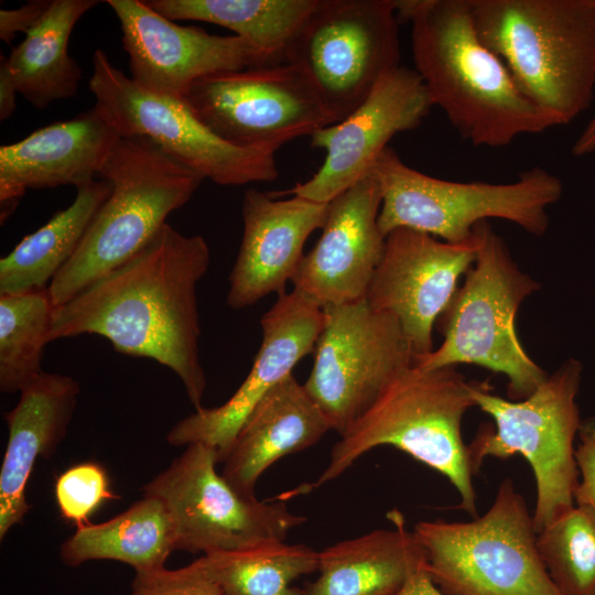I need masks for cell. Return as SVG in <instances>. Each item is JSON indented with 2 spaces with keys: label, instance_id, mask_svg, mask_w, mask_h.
<instances>
[{
  "label": "cell",
  "instance_id": "1",
  "mask_svg": "<svg viewBox=\"0 0 595 595\" xmlns=\"http://www.w3.org/2000/svg\"><path fill=\"white\" fill-rule=\"evenodd\" d=\"M209 263L202 236H186L166 223L133 258L53 309L47 340L100 335L118 353L173 370L201 410L206 378L196 285Z\"/></svg>",
  "mask_w": 595,
  "mask_h": 595
},
{
  "label": "cell",
  "instance_id": "2",
  "mask_svg": "<svg viewBox=\"0 0 595 595\" xmlns=\"http://www.w3.org/2000/svg\"><path fill=\"white\" fill-rule=\"evenodd\" d=\"M397 12L411 25L414 71L432 106L461 138L475 147L502 148L559 126L482 42L469 0H397Z\"/></svg>",
  "mask_w": 595,
  "mask_h": 595
},
{
  "label": "cell",
  "instance_id": "3",
  "mask_svg": "<svg viewBox=\"0 0 595 595\" xmlns=\"http://www.w3.org/2000/svg\"><path fill=\"white\" fill-rule=\"evenodd\" d=\"M482 42L523 95L559 126L587 110L595 90V0H469Z\"/></svg>",
  "mask_w": 595,
  "mask_h": 595
},
{
  "label": "cell",
  "instance_id": "4",
  "mask_svg": "<svg viewBox=\"0 0 595 595\" xmlns=\"http://www.w3.org/2000/svg\"><path fill=\"white\" fill-rule=\"evenodd\" d=\"M98 175L111 183L112 191L48 285L53 309L139 253L204 180L141 136L119 138Z\"/></svg>",
  "mask_w": 595,
  "mask_h": 595
},
{
  "label": "cell",
  "instance_id": "5",
  "mask_svg": "<svg viewBox=\"0 0 595 595\" xmlns=\"http://www.w3.org/2000/svg\"><path fill=\"white\" fill-rule=\"evenodd\" d=\"M475 381L455 367L400 372L333 446L329 462L312 487L345 473L364 454L391 445L445 476L461 496L459 508L477 517L462 420L473 399Z\"/></svg>",
  "mask_w": 595,
  "mask_h": 595
},
{
  "label": "cell",
  "instance_id": "6",
  "mask_svg": "<svg viewBox=\"0 0 595 595\" xmlns=\"http://www.w3.org/2000/svg\"><path fill=\"white\" fill-rule=\"evenodd\" d=\"M474 232L476 259L437 320L443 342L414 365L422 369L476 365L506 376L510 400H522L549 375L528 355L516 331L520 305L540 283L520 270L488 220L476 225Z\"/></svg>",
  "mask_w": 595,
  "mask_h": 595
},
{
  "label": "cell",
  "instance_id": "7",
  "mask_svg": "<svg viewBox=\"0 0 595 595\" xmlns=\"http://www.w3.org/2000/svg\"><path fill=\"white\" fill-rule=\"evenodd\" d=\"M582 372L581 361L567 358L522 400L505 399L491 393L488 382L475 381V405L491 416L495 428L480 429L467 445L472 470L477 473L486 457H524L536 479L537 533L575 505L574 439L582 424L576 403Z\"/></svg>",
  "mask_w": 595,
  "mask_h": 595
},
{
  "label": "cell",
  "instance_id": "8",
  "mask_svg": "<svg viewBox=\"0 0 595 595\" xmlns=\"http://www.w3.org/2000/svg\"><path fill=\"white\" fill-rule=\"evenodd\" d=\"M382 194L378 225L386 237L410 228L459 244L489 218L504 219L533 236L549 227L548 208L562 196V181L533 166L510 183L454 182L424 174L407 165L388 147L372 167Z\"/></svg>",
  "mask_w": 595,
  "mask_h": 595
},
{
  "label": "cell",
  "instance_id": "9",
  "mask_svg": "<svg viewBox=\"0 0 595 595\" xmlns=\"http://www.w3.org/2000/svg\"><path fill=\"white\" fill-rule=\"evenodd\" d=\"M413 533L444 595H563L541 560L532 515L511 478L499 484L482 517L420 521Z\"/></svg>",
  "mask_w": 595,
  "mask_h": 595
},
{
  "label": "cell",
  "instance_id": "10",
  "mask_svg": "<svg viewBox=\"0 0 595 595\" xmlns=\"http://www.w3.org/2000/svg\"><path fill=\"white\" fill-rule=\"evenodd\" d=\"M397 0H318L284 55L334 122L400 66Z\"/></svg>",
  "mask_w": 595,
  "mask_h": 595
},
{
  "label": "cell",
  "instance_id": "11",
  "mask_svg": "<svg viewBox=\"0 0 595 595\" xmlns=\"http://www.w3.org/2000/svg\"><path fill=\"white\" fill-rule=\"evenodd\" d=\"M89 89L96 111L120 137H147L178 162L219 185L273 182L274 153L234 145L208 129L185 98L138 85L102 50L93 55Z\"/></svg>",
  "mask_w": 595,
  "mask_h": 595
},
{
  "label": "cell",
  "instance_id": "12",
  "mask_svg": "<svg viewBox=\"0 0 595 595\" xmlns=\"http://www.w3.org/2000/svg\"><path fill=\"white\" fill-rule=\"evenodd\" d=\"M217 451L202 442L186 445L171 465L143 487L166 506L176 549L204 554L284 541L306 521L282 500L262 501L216 472Z\"/></svg>",
  "mask_w": 595,
  "mask_h": 595
},
{
  "label": "cell",
  "instance_id": "13",
  "mask_svg": "<svg viewBox=\"0 0 595 595\" xmlns=\"http://www.w3.org/2000/svg\"><path fill=\"white\" fill-rule=\"evenodd\" d=\"M323 311L313 367L303 386L342 435L415 358L398 320L366 299Z\"/></svg>",
  "mask_w": 595,
  "mask_h": 595
},
{
  "label": "cell",
  "instance_id": "14",
  "mask_svg": "<svg viewBox=\"0 0 595 595\" xmlns=\"http://www.w3.org/2000/svg\"><path fill=\"white\" fill-rule=\"evenodd\" d=\"M185 99L223 140L273 153L335 123L301 74L285 62L207 76L193 84Z\"/></svg>",
  "mask_w": 595,
  "mask_h": 595
},
{
  "label": "cell",
  "instance_id": "15",
  "mask_svg": "<svg viewBox=\"0 0 595 595\" xmlns=\"http://www.w3.org/2000/svg\"><path fill=\"white\" fill-rule=\"evenodd\" d=\"M432 107L418 73L400 65L345 119L310 137L311 145L325 152L312 177L270 194L329 203L372 170L397 133L419 127Z\"/></svg>",
  "mask_w": 595,
  "mask_h": 595
},
{
  "label": "cell",
  "instance_id": "16",
  "mask_svg": "<svg viewBox=\"0 0 595 595\" xmlns=\"http://www.w3.org/2000/svg\"><path fill=\"white\" fill-rule=\"evenodd\" d=\"M477 249L475 232L459 244L410 228L386 236L366 300L398 320L415 360L434 350L433 326L450 305L461 277L473 266Z\"/></svg>",
  "mask_w": 595,
  "mask_h": 595
},
{
  "label": "cell",
  "instance_id": "17",
  "mask_svg": "<svg viewBox=\"0 0 595 595\" xmlns=\"http://www.w3.org/2000/svg\"><path fill=\"white\" fill-rule=\"evenodd\" d=\"M122 31L131 78L144 89L185 98L197 80L210 75L277 64L236 36L183 26L143 0H107Z\"/></svg>",
  "mask_w": 595,
  "mask_h": 595
},
{
  "label": "cell",
  "instance_id": "18",
  "mask_svg": "<svg viewBox=\"0 0 595 595\" xmlns=\"http://www.w3.org/2000/svg\"><path fill=\"white\" fill-rule=\"evenodd\" d=\"M324 324L323 307L296 290L278 296L260 321L262 340L252 367L236 392L223 404L201 409L178 421L167 433L174 446L202 442L224 462L258 402L306 355L314 353Z\"/></svg>",
  "mask_w": 595,
  "mask_h": 595
},
{
  "label": "cell",
  "instance_id": "19",
  "mask_svg": "<svg viewBox=\"0 0 595 595\" xmlns=\"http://www.w3.org/2000/svg\"><path fill=\"white\" fill-rule=\"evenodd\" d=\"M381 202L374 170L331 201L322 234L291 281L293 289L322 307L366 299L386 245L378 225Z\"/></svg>",
  "mask_w": 595,
  "mask_h": 595
},
{
  "label": "cell",
  "instance_id": "20",
  "mask_svg": "<svg viewBox=\"0 0 595 595\" xmlns=\"http://www.w3.org/2000/svg\"><path fill=\"white\" fill-rule=\"evenodd\" d=\"M328 203L300 196L273 197L256 188L245 192L239 251L229 274L227 304L255 305L269 294H284L304 257V245L322 229Z\"/></svg>",
  "mask_w": 595,
  "mask_h": 595
},
{
  "label": "cell",
  "instance_id": "21",
  "mask_svg": "<svg viewBox=\"0 0 595 595\" xmlns=\"http://www.w3.org/2000/svg\"><path fill=\"white\" fill-rule=\"evenodd\" d=\"M119 138L93 107L72 119L40 128L18 142L1 145V223L28 188H78L95 181Z\"/></svg>",
  "mask_w": 595,
  "mask_h": 595
},
{
  "label": "cell",
  "instance_id": "22",
  "mask_svg": "<svg viewBox=\"0 0 595 595\" xmlns=\"http://www.w3.org/2000/svg\"><path fill=\"white\" fill-rule=\"evenodd\" d=\"M71 376L41 372L3 414L9 429L0 470V539L31 509L25 488L37 458H50L65 437L79 396Z\"/></svg>",
  "mask_w": 595,
  "mask_h": 595
},
{
  "label": "cell",
  "instance_id": "23",
  "mask_svg": "<svg viewBox=\"0 0 595 595\" xmlns=\"http://www.w3.org/2000/svg\"><path fill=\"white\" fill-rule=\"evenodd\" d=\"M332 425L303 385L288 376L253 408L224 461L221 475L255 494L259 477L278 459L317 443Z\"/></svg>",
  "mask_w": 595,
  "mask_h": 595
},
{
  "label": "cell",
  "instance_id": "24",
  "mask_svg": "<svg viewBox=\"0 0 595 595\" xmlns=\"http://www.w3.org/2000/svg\"><path fill=\"white\" fill-rule=\"evenodd\" d=\"M378 529L318 552L317 578L301 595H396L426 560L402 515Z\"/></svg>",
  "mask_w": 595,
  "mask_h": 595
},
{
  "label": "cell",
  "instance_id": "25",
  "mask_svg": "<svg viewBox=\"0 0 595 595\" xmlns=\"http://www.w3.org/2000/svg\"><path fill=\"white\" fill-rule=\"evenodd\" d=\"M175 550V527L166 506L156 496L143 495L108 521L77 527L62 544L61 559L68 566L112 560L143 573L165 567Z\"/></svg>",
  "mask_w": 595,
  "mask_h": 595
},
{
  "label": "cell",
  "instance_id": "26",
  "mask_svg": "<svg viewBox=\"0 0 595 595\" xmlns=\"http://www.w3.org/2000/svg\"><path fill=\"white\" fill-rule=\"evenodd\" d=\"M97 0H53L43 20L7 57L21 94L36 109L67 99L78 91L82 69L68 54L77 21L99 4Z\"/></svg>",
  "mask_w": 595,
  "mask_h": 595
},
{
  "label": "cell",
  "instance_id": "27",
  "mask_svg": "<svg viewBox=\"0 0 595 595\" xmlns=\"http://www.w3.org/2000/svg\"><path fill=\"white\" fill-rule=\"evenodd\" d=\"M111 191V183L104 178L78 187L68 207L1 258L0 295L46 291L76 251L91 218Z\"/></svg>",
  "mask_w": 595,
  "mask_h": 595
},
{
  "label": "cell",
  "instance_id": "28",
  "mask_svg": "<svg viewBox=\"0 0 595 595\" xmlns=\"http://www.w3.org/2000/svg\"><path fill=\"white\" fill-rule=\"evenodd\" d=\"M144 1V0H143ZM318 0H147L171 20L217 24L235 32L273 63H283L291 41Z\"/></svg>",
  "mask_w": 595,
  "mask_h": 595
},
{
  "label": "cell",
  "instance_id": "29",
  "mask_svg": "<svg viewBox=\"0 0 595 595\" xmlns=\"http://www.w3.org/2000/svg\"><path fill=\"white\" fill-rule=\"evenodd\" d=\"M202 559L223 595H301L292 583L318 569L317 551L284 541L212 552Z\"/></svg>",
  "mask_w": 595,
  "mask_h": 595
},
{
  "label": "cell",
  "instance_id": "30",
  "mask_svg": "<svg viewBox=\"0 0 595 595\" xmlns=\"http://www.w3.org/2000/svg\"><path fill=\"white\" fill-rule=\"evenodd\" d=\"M52 312L47 291L0 295L1 392H20L43 372Z\"/></svg>",
  "mask_w": 595,
  "mask_h": 595
},
{
  "label": "cell",
  "instance_id": "31",
  "mask_svg": "<svg viewBox=\"0 0 595 595\" xmlns=\"http://www.w3.org/2000/svg\"><path fill=\"white\" fill-rule=\"evenodd\" d=\"M537 548L563 595H595V505H574L537 534Z\"/></svg>",
  "mask_w": 595,
  "mask_h": 595
},
{
  "label": "cell",
  "instance_id": "32",
  "mask_svg": "<svg viewBox=\"0 0 595 595\" xmlns=\"http://www.w3.org/2000/svg\"><path fill=\"white\" fill-rule=\"evenodd\" d=\"M119 496L110 488L106 469L95 463L76 464L63 472L55 482V499L61 516L80 527L108 501Z\"/></svg>",
  "mask_w": 595,
  "mask_h": 595
},
{
  "label": "cell",
  "instance_id": "33",
  "mask_svg": "<svg viewBox=\"0 0 595 595\" xmlns=\"http://www.w3.org/2000/svg\"><path fill=\"white\" fill-rule=\"evenodd\" d=\"M131 595H223L202 556L186 566L136 573Z\"/></svg>",
  "mask_w": 595,
  "mask_h": 595
},
{
  "label": "cell",
  "instance_id": "34",
  "mask_svg": "<svg viewBox=\"0 0 595 595\" xmlns=\"http://www.w3.org/2000/svg\"><path fill=\"white\" fill-rule=\"evenodd\" d=\"M53 0H32L18 9L0 10V39L10 43L17 33H28L45 17Z\"/></svg>",
  "mask_w": 595,
  "mask_h": 595
},
{
  "label": "cell",
  "instance_id": "35",
  "mask_svg": "<svg viewBox=\"0 0 595 595\" xmlns=\"http://www.w3.org/2000/svg\"><path fill=\"white\" fill-rule=\"evenodd\" d=\"M575 458L582 476L574 495L575 504L595 505V432L581 439Z\"/></svg>",
  "mask_w": 595,
  "mask_h": 595
},
{
  "label": "cell",
  "instance_id": "36",
  "mask_svg": "<svg viewBox=\"0 0 595 595\" xmlns=\"http://www.w3.org/2000/svg\"><path fill=\"white\" fill-rule=\"evenodd\" d=\"M19 93L7 57L1 56L0 64V120H7L15 110V96Z\"/></svg>",
  "mask_w": 595,
  "mask_h": 595
},
{
  "label": "cell",
  "instance_id": "37",
  "mask_svg": "<svg viewBox=\"0 0 595 595\" xmlns=\"http://www.w3.org/2000/svg\"><path fill=\"white\" fill-rule=\"evenodd\" d=\"M396 595H444L433 583L426 562L404 584Z\"/></svg>",
  "mask_w": 595,
  "mask_h": 595
},
{
  "label": "cell",
  "instance_id": "38",
  "mask_svg": "<svg viewBox=\"0 0 595 595\" xmlns=\"http://www.w3.org/2000/svg\"><path fill=\"white\" fill-rule=\"evenodd\" d=\"M595 152V115L573 144L572 154L584 156Z\"/></svg>",
  "mask_w": 595,
  "mask_h": 595
}]
</instances>
